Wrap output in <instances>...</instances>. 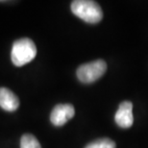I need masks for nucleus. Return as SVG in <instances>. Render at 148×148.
<instances>
[{
  "label": "nucleus",
  "mask_w": 148,
  "mask_h": 148,
  "mask_svg": "<svg viewBox=\"0 0 148 148\" xmlns=\"http://www.w3.org/2000/svg\"><path fill=\"white\" fill-rule=\"evenodd\" d=\"M20 148H41V146L35 136L25 134L20 140Z\"/></svg>",
  "instance_id": "0eeeda50"
},
{
  "label": "nucleus",
  "mask_w": 148,
  "mask_h": 148,
  "mask_svg": "<svg viewBox=\"0 0 148 148\" xmlns=\"http://www.w3.org/2000/svg\"><path fill=\"white\" fill-rule=\"evenodd\" d=\"M115 123L121 128H129L134 123L133 115V104L130 101H123L120 103L117 112L114 115Z\"/></svg>",
  "instance_id": "39448f33"
},
{
  "label": "nucleus",
  "mask_w": 148,
  "mask_h": 148,
  "mask_svg": "<svg viewBox=\"0 0 148 148\" xmlns=\"http://www.w3.org/2000/svg\"><path fill=\"white\" fill-rule=\"evenodd\" d=\"M107 70V64L103 60H96L84 64L77 69V77L84 84H90L97 81Z\"/></svg>",
  "instance_id": "7ed1b4c3"
},
{
  "label": "nucleus",
  "mask_w": 148,
  "mask_h": 148,
  "mask_svg": "<svg viewBox=\"0 0 148 148\" xmlns=\"http://www.w3.org/2000/svg\"><path fill=\"white\" fill-rule=\"evenodd\" d=\"M37 55V47L34 41L28 38H23L14 42L11 59L14 66H22L33 61Z\"/></svg>",
  "instance_id": "f257e3e1"
},
{
  "label": "nucleus",
  "mask_w": 148,
  "mask_h": 148,
  "mask_svg": "<svg viewBox=\"0 0 148 148\" xmlns=\"http://www.w3.org/2000/svg\"><path fill=\"white\" fill-rule=\"evenodd\" d=\"M115 143L110 138H99L91 141L85 148H115Z\"/></svg>",
  "instance_id": "6e6552de"
},
{
  "label": "nucleus",
  "mask_w": 148,
  "mask_h": 148,
  "mask_svg": "<svg viewBox=\"0 0 148 148\" xmlns=\"http://www.w3.org/2000/svg\"><path fill=\"white\" fill-rule=\"evenodd\" d=\"M72 13L88 23H98L103 17L99 4L91 0H76L71 4Z\"/></svg>",
  "instance_id": "f03ea898"
},
{
  "label": "nucleus",
  "mask_w": 148,
  "mask_h": 148,
  "mask_svg": "<svg viewBox=\"0 0 148 148\" xmlns=\"http://www.w3.org/2000/svg\"><path fill=\"white\" fill-rule=\"evenodd\" d=\"M19 106V100L7 88H0V107L7 112H14Z\"/></svg>",
  "instance_id": "423d86ee"
},
{
  "label": "nucleus",
  "mask_w": 148,
  "mask_h": 148,
  "mask_svg": "<svg viewBox=\"0 0 148 148\" xmlns=\"http://www.w3.org/2000/svg\"><path fill=\"white\" fill-rule=\"evenodd\" d=\"M75 110L71 104H59L55 106L50 114V120L53 125L60 127L64 125L74 116Z\"/></svg>",
  "instance_id": "20e7f679"
}]
</instances>
